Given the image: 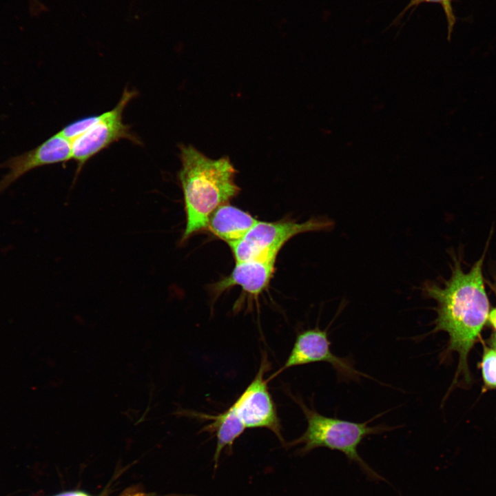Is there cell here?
Wrapping results in <instances>:
<instances>
[{
	"mask_svg": "<svg viewBox=\"0 0 496 496\" xmlns=\"http://www.w3.org/2000/svg\"><path fill=\"white\" fill-rule=\"evenodd\" d=\"M201 419L211 421L203 428L204 431L214 433L216 437V447L214 455V468H216L222 451H232L234 442L244 433L246 427L238 417L232 406L217 415L197 414Z\"/></svg>",
	"mask_w": 496,
	"mask_h": 496,
	"instance_id": "11",
	"label": "cell"
},
{
	"mask_svg": "<svg viewBox=\"0 0 496 496\" xmlns=\"http://www.w3.org/2000/svg\"><path fill=\"white\" fill-rule=\"evenodd\" d=\"M488 322L490 323V324L492 326V327L495 329L496 332V308H493L490 310Z\"/></svg>",
	"mask_w": 496,
	"mask_h": 496,
	"instance_id": "14",
	"label": "cell"
},
{
	"mask_svg": "<svg viewBox=\"0 0 496 496\" xmlns=\"http://www.w3.org/2000/svg\"><path fill=\"white\" fill-rule=\"evenodd\" d=\"M302 409L307 426L303 434L287 446L302 445L298 453L304 455L312 450L324 447L343 453L349 459L357 463L371 477L380 478L361 458L358 448L362 440L371 435L380 434L392 428L385 425L369 426L372 420L355 422L324 416L296 400Z\"/></svg>",
	"mask_w": 496,
	"mask_h": 496,
	"instance_id": "3",
	"label": "cell"
},
{
	"mask_svg": "<svg viewBox=\"0 0 496 496\" xmlns=\"http://www.w3.org/2000/svg\"><path fill=\"white\" fill-rule=\"evenodd\" d=\"M257 222L248 212L226 203L211 214L207 229L229 245L242 239Z\"/></svg>",
	"mask_w": 496,
	"mask_h": 496,
	"instance_id": "10",
	"label": "cell"
},
{
	"mask_svg": "<svg viewBox=\"0 0 496 496\" xmlns=\"http://www.w3.org/2000/svg\"><path fill=\"white\" fill-rule=\"evenodd\" d=\"M71 158L72 141L58 132L36 148L16 156L8 163L9 171L0 181V191L32 169L67 162Z\"/></svg>",
	"mask_w": 496,
	"mask_h": 496,
	"instance_id": "8",
	"label": "cell"
},
{
	"mask_svg": "<svg viewBox=\"0 0 496 496\" xmlns=\"http://www.w3.org/2000/svg\"><path fill=\"white\" fill-rule=\"evenodd\" d=\"M424 3H437L442 7L446 19L448 38L449 39L456 21L453 9V0H410L409 3L399 15V17H401L402 15H404L410 9L416 8Z\"/></svg>",
	"mask_w": 496,
	"mask_h": 496,
	"instance_id": "13",
	"label": "cell"
},
{
	"mask_svg": "<svg viewBox=\"0 0 496 496\" xmlns=\"http://www.w3.org/2000/svg\"><path fill=\"white\" fill-rule=\"evenodd\" d=\"M181 167L178 179L183 194L186 225L181 238L207 229L211 214L240 192L235 183L237 172L228 156L211 159L194 146L180 145Z\"/></svg>",
	"mask_w": 496,
	"mask_h": 496,
	"instance_id": "2",
	"label": "cell"
},
{
	"mask_svg": "<svg viewBox=\"0 0 496 496\" xmlns=\"http://www.w3.org/2000/svg\"><path fill=\"white\" fill-rule=\"evenodd\" d=\"M324 362L331 364L342 380H358L369 378L356 370L349 360L335 355L331 349L327 331L318 327L300 332L283 365L269 378V382L284 371L297 366Z\"/></svg>",
	"mask_w": 496,
	"mask_h": 496,
	"instance_id": "7",
	"label": "cell"
},
{
	"mask_svg": "<svg viewBox=\"0 0 496 496\" xmlns=\"http://www.w3.org/2000/svg\"><path fill=\"white\" fill-rule=\"evenodd\" d=\"M270 366L267 355L263 352L254 379L231 406L246 428H267L272 431L282 444L285 446L280 420L269 391V380L265 378Z\"/></svg>",
	"mask_w": 496,
	"mask_h": 496,
	"instance_id": "5",
	"label": "cell"
},
{
	"mask_svg": "<svg viewBox=\"0 0 496 496\" xmlns=\"http://www.w3.org/2000/svg\"><path fill=\"white\" fill-rule=\"evenodd\" d=\"M334 225L325 217L304 223L293 220L258 221L239 241L229 245L236 262L276 261L282 246L293 236L311 231H329Z\"/></svg>",
	"mask_w": 496,
	"mask_h": 496,
	"instance_id": "4",
	"label": "cell"
},
{
	"mask_svg": "<svg viewBox=\"0 0 496 496\" xmlns=\"http://www.w3.org/2000/svg\"><path fill=\"white\" fill-rule=\"evenodd\" d=\"M486 282L488 284L496 298V279H495L493 282H490V280H486Z\"/></svg>",
	"mask_w": 496,
	"mask_h": 496,
	"instance_id": "17",
	"label": "cell"
},
{
	"mask_svg": "<svg viewBox=\"0 0 496 496\" xmlns=\"http://www.w3.org/2000/svg\"><path fill=\"white\" fill-rule=\"evenodd\" d=\"M147 495L143 493H131V494H126L125 495L122 496H145ZM73 496H91L84 492L82 491H74Z\"/></svg>",
	"mask_w": 496,
	"mask_h": 496,
	"instance_id": "15",
	"label": "cell"
},
{
	"mask_svg": "<svg viewBox=\"0 0 496 496\" xmlns=\"http://www.w3.org/2000/svg\"><path fill=\"white\" fill-rule=\"evenodd\" d=\"M486 251L468 271L462 269L460 260L453 256L448 280L442 285L426 282L421 287L425 297L437 302V317L431 333L446 332L448 335L447 353H458L453 384L459 377L466 383L470 381L468 356L491 310L483 276Z\"/></svg>",
	"mask_w": 496,
	"mask_h": 496,
	"instance_id": "1",
	"label": "cell"
},
{
	"mask_svg": "<svg viewBox=\"0 0 496 496\" xmlns=\"http://www.w3.org/2000/svg\"><path fill=\"white\" fill-rule=\"evenodd\" d=\"M276 261L236 262L231 273L213 286V292L220 295L227 289L240 286L244 291L257 298L269 285L275 271Z\"/></svg>",
	"mask_w": 496,
	"mask_h": 496,
	"instance_id": "9",
	"label": "cell"
},
{
	"mask_svg": "<svg viewBox=\"0 0 496 496\" xmlns=\"http://www.w3.org/2000/svg\"><path fill=\"white\" fill-rule=\"evenodd\" d=\"M136 95L134 90L125 89L113 109L103 112V117L97 123L72 141V159L77 163L78 172L92 157L120 139L139 143L122 118L125 107Z\"/></svg>",
	"mask_w": 496,
	"mask_h": 496,
	"instance_id": "6",
	"label": "cell"
},
{
	"mask_svg": "<svg viewBox=\"0 0 496 496\" xmlns=\"http://www.w3.org/2000/svg\"><path fill=\"white\" fill-rule=\"evenodd\" d=\"M482 375L486 389H496V350L484 347L480 363Z\"/></svg>",
	"mask_w": 496,
	"mask_h": 496,
	"instance_id": "12",
	"label": "cell"
},
{
	"mask_svg": "<svg viewBox=\"0 0 496 496\" xmlns=\"http://www.w3.org/2000/svg\"><path fill=\"white\" fill-rule=\"evenodd\" d=\"M488 343L492 348L496 350V332L492 333L488 340Z\"/></svg>",
	"mask_w": 496,
	"mask_h": 496,
	"instance_id": "16",
	"label": "cell"
},
{
	"mask_svg": "<svg viewBox=\"0 0 496 496\" xmlns=\"http://www.w3.org/2000/svg\"><path fill=\"white\" fill-rule=\"evenodd\" d=\"M74 493V491H68V492H64V493H60L55 496H73Z\"/></svg>",
	"mask_w": 496,
	"mask_h": 496,
	"instance_id": "18",
	"label": "cell"
}]
</instances>
